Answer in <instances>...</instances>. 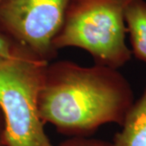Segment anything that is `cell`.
<instances>
[{
  "instance_id": "obj_1",
  "label": "cell",
  "mask_w": 146,
  "mask_h": 146,
  "mask_svg": "<svg viewBox=\"0 0 146 146\" xmlns=\"http://www.w3.org/2000/svg\"><path fill=\"white\" fill-rule=\"evenodd\" d=\"M134 103L133 92L117 69L84 68L69 61L47 64L39 114L63 133L87 134L105 123L122 126Z\"/></svg>"
},
{
  "instance_id": "obj_2",
  "label": "cell",
  "mask_w": 146,
  "mask_h": 146,
  "mask_svg": "<svg viewBox=\"0 0 146 146\" xmlns=\"http://www.w3.org/2000/svg\"><path fill=\"white\" fill-rule=\"evenodd\" d=\"M47 64L21 47L11 57H0L3 145L52 146L39 114V97Z\"/></svg>"
},
{
  "instance_id": "obj_3",
  "label": "cell",
  "mask_w": 146,
  "mask_h": 146,
  "mask_svg": "<svg viewBox=\"0 0 146 146\" xmlns=\"http://www.w3.org/2000/svg\"><path fill=\"white\" fill-rule=\"evenodd\" d=\"M132 0H72L54 50L68 46L85 50L97 64L120 68L131 59L125 42L126 10Z\"/></svg>"
},
{
  "instance_id": "obj_4",
  "label": "cell",
  "mask_w": 146,
  "mask_h": 146,
  "mask_svg": "<svg viewBox=\"0 0 146 146\" xmlns=\"http://www.w3.org/2000/svg\"><path fill=\"white\" fill-rule=\"evenodd\" d=\"M72 0H3L0 30L17 46L48 62Z\"/></svg>"
},
{
  "instance_id": "obj_5",
  "label": "cell",
  "mask_w": 146,
  "mask_h": 146,
  "mask_svg": "<svg viewBox=\"0 0 146 146\" xmlns=\"http://www.w3.org/2000/svg\"><path fill=\"white\" fill-rule=\"evenodd\" d=\"M112 146H146V87L128 110Z\"/></svg>"
},
{
  "instance_id": "obj_6",
  "label": "cell",
  "mask_w": 146,
  "mask_h": 146,
  "mask_svg": "<svg viewBox=\"0 0 146 146\" xmlns=\"http://www.w3.org/2000/svg\"><path fill=\"white\" fill-rule=\"evenodd\" d=\"M127 30L130 34L131 54L146 63V2L132 0L125 13Z\"/></svg>"
},
{
  "instance_id": "obj_7",
  "label": "cell",
  "mask_w": 146,
  "mask_h": 146,
  "mask_svg": "<svg viewBox=\"0 0 146 146\" xmlns=\"http://www.w3.org/2000/svg\"><path fill=\"white\" fill-rule=\"evenodd\" d=\"M19 46L0 32V57H11L17 52Z\"/></svg>"
},
{
  "instance_id": "obj_8",
  "label": "cell",
  "mask_w": 146,
  "mask_h": 146,
  "mask_svg": "<svg viewBox=\"0 0 146 146\" xmlns=\"http://www.w3.org/2000/svg\"><path fill=\"white\" fill-rule=\"evenodd\" d=\"M59 146H112V145L104 141H96V140L74 138L61 144Z\"/></svg>"
},
{
  "instance_id": "obj_9",
  "label": "cell",
  "mask_w": 146,
  "mask_h": 146,
  "mask_svg": "<svg viewBox=\"0 0 146 146\" xmlns=\"http://www.w3.org/2000/svg\"><path fill=\"white\" fill-rule=\"evenodd\" d=\"M4 131H5V121L3 112L0 109V145H3V137H4Z\"/></svg>"
},
{
  "instance_id": "obj_10",
  "label": "cell",
  "mask_w": 146,
  "mask_h": 146,
  "mask_svg": "<svg viewBox=\"0 0 146 146\" xmlns=\"http://www.w3.org/2000/svg\"><path fill=\"white\" fill-rule=\"evenodd\" d=\"M2 2H3V0H0V3H1Z\"/></svg>"
},
{
  "instance_id": "obj_11",
  "label": "cell",
  "mask_w": 146,
  "mask_h": 146,
  "mask_svg": "<svg viewBox=\"0 0 146 146\" xmlns=\"http://www.w3.org/2000/svg\"><path fill=\"white\" fill-rule=\"evenodd\" d=\"M0 146H5V145H0Z\"/></svg>"
}]
</instances>
